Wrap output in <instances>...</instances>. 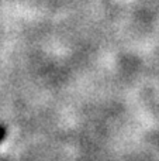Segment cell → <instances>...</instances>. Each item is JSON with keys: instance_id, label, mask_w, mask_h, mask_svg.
<instances>
[{"instance_id": "1", "label": "cell", "mask_w": 159, "mask_h": 161, "mask_svg": "<svg viewBox=\"0 0 159 161\" xmlns=\"http://www.w3.org/2000/svg\"><path fill=\"white\" fill-rule=\"evenodd\" d=\"M4 136H6V130H4V127H3V126H0V142H3Z\"/></svg>"}]
</instances>
